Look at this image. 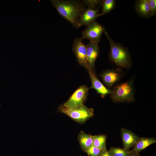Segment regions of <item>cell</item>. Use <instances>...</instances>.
Here are the masks:
<instances>
[{
  "mask_svg": "<svg viewBox=\"0 0 156 156\" xmlns=\"http://www.w3.org/2000/svg\"><path fill=\"white\" fill-rule=\"evenodd\" d=\"M53 6L57 12L76 28L79 27L78 20L82 12L86 9L85 5L79 0H51Z\"/></svg>",
  "mask_w": 156,
  "mask_h": 156,
  "instance_id": "6da1fadb",
  "label": "cell"
},
{
  "mask_svg": "<svg viewBox=\"0 0 156 156\" xmlns=\"http://www.w3.org/2000/svg\"><path fill=\"white\" fill-rule=\"evenodd\" d=\"M104 33L110 44L109 54L110 60L118 68L130 69L132 66V62L128 48L115 41L110 37L107 31H105Z\"/></svg>",
  "mask_w": 156,
  "mask_h": 156,
  "instance_id": "7a4b0ae2",
  "label": "cell"
},
{
  "mask_svg": "<svg viewBox=\"0 0 156 156\" xmlns=\"http://www.w3.org/2000/svg\"><path fill=\"white\" fill-rule=\"evenodd\" d=\"M135 78L133 76L128 80L115 85L113 87L110 97L113 102L130 103L135 101Z\"/></svg>",
  "mask_w": 156,
  "mask_h": 156,
  "instance_id": "3957f363",
  "label": "cell"
},
{
  "mask_svg": "<svg viewBox=\"0 0 156 156\" xmlns=\"http://www.w3.org/2000/svg\"><path fill=\"white\" fill-rule=\"evenodd\" d=\"M58 111L80 124L85 123L94 115V109L87 107L84 104L72 108L66 107L62 104L58 107Z\"/></svg>",
  "mask_w": 156,
  "mask_h": 156,
  "instance_id": "277c9868",
  "label": "cell"
},
{
  "mask_svg": "<svg viewBox=\"0 0 156 156\" xmlns=\"http://www.w3.org/2000/svg\"><path fill=\"white\" fill-rule=\"evenodd\" d=\"M89 88L86 85H82L72 94L68 100L63 104L65 107L72 108L83 105L88 97Z\"/></svg>",
  "mask_w": 156,
  "mask_h": 156,
  "instance_id": "5b68a950",
  "label": "cell"
},
{
  "mask_svg": "<svg viewBox=\"0 0 156 156\" xmlns=\"http://www.w3.org/2000/svg\"><path fill=\"white\" fill-rule=\"evenodd\" d=\"M124 73L119 68L107 69L102 71L99 75L105 86L110 89L122 78Z\"/></svg>",
  "mask_w": 156,
  "mask_h": 156,
  "instance_id": "8992f818",
  "label": "cell"
},
{
  "mask_svg": "<svg viewBox=\"0 0 156 156\" xmlns=\"http://www.w3.org/2000/svg\"><path fill=\"white\" fill-rule=\"evenodd\" d=\"M81 38H75L72 46V51L79 64L87 71L88 65L87 60V45L83 43Z\"/></svg>",
  "mask_w": 156,
  "mask_h": 156,
  "instance_id": "52a82bcc",
  "label": "cell"
},
{
  "mask_svg": "<svg viewBox=\"0 0 156 156\" xmlns=\"http://www.w3.org/2000/svg\"><path fill=\"white\" fill-rule=\"evenodd\" d=\"M105 31L104 27L95 21L92 23L82 33L83 39H86L90 41L99 43L102 34Z\"/></svg>",
  "mask_w": 156,
  "mask_h": 156,
  "instance_id": "ba28073f",
  "label": "cell"
},
{
  "mask_svg": "<svg viewBox=\"0 0 156 156\" xmlns=\"http://www.w3.org/2000/svg\"><path fill=\"white\" fill-rule=\"evenodd\" d=\"M87 71L91 82V85L89 88V89H94L103 98H105L107 95L111 93V90L107 88L99 80L96 75L95 71L89 70Z\"/></svg>",
  "mask_w": 156,
  "mask_h": 156,
  "instance_id": "9c48e42d",
  "label": "cell"
},
{
  "mask_svg": "<svg viewBox=\"0 0 156 156\" xmlns=\"http://www.w3.org/2000/svg\"><path fill=\"white\" fill-rule=\"evenodd\" d=\"M98 44L96 42L90 41L87 45V57L88 65V71H95L94 64L99 53Z\"/></svg>",
  "mask_w": 156,
  "mask_h": 156,
  "instance_id": "30bf717a",
  "label": "cell"
},
{
  "mask_svg": "<svg viewBox=\"0 0 156 156\" xmlns=\"http://www.w3.org/2000/svg\"><path fill=\"white\" fill-rule=\"evenodd\" d=\"M101 3L99 5L97 9H92L88 8L82 12L78 20L79 27L83 25L88 26L95 21L98 17L99 9L101 5Z\"/></svg>",
  "mask_w": 156,
  "mask_h": 156,
  "instance_id": "8fae6325",
  "label": "cell"
},
{
  "mask_svg": "<svg viewBox=\"0 0 156 156\" xmlns=\"http://www.w3.org/2000/svg\"><path fill=\"white\" fill-rule=\"evenodd\" d=\"M121 135L123 148L129 151L134 146L140 138L132 131L125 128H121Z\"/></svg>",
  "mask_w": 156,
  "mask_h": 156,
  "instance_id": "7c38bea8",
  "label": "cell"
},
{
  "mask_svg": "<svg viewBox=\"0 0 156 156\" xmlns=\"http://www.w3.org/2000/svg\"><path fill=\"white\" fill-rule=\"evenodd\" d=\"M134 7L135 11L140 17L148 18L151 16L148 0H136Z\"/></svg>",
  "mask_w": 156,
  "mask_h": 156,
  "instance_id": "4fadbf2b",
  "label": "cell"
},
{
  "mask_svg": "<svg viewBox=\"0 0 156 156\" xmlns=\"http://www.w3.org/2000/svg\"><path fill=\"white\" fill-rule=\"evenodd\" d=\"M77 139L81 149L85 152L93 145L94 135L88 134L83 131L80 132Z\"/></svg>",
  "mask_w": 156,
  "mask_h": 156,
  "instance_id": "5bb4252c",
  "label": "cell"
},
{
  "mask_svg": "<svg viewBox=\"0 0 156 156\" xmlns=\"http://www.w3.org/2000/svg\"><path fill=\"white\" fill-rule=\"evenodd\" d=\"M156 142L155 138L152 137H140L132 151L139 153L150 145Z\"/></svg>",
  "mask_w": 156,
  "mask_h": 156,
  "instance_id": "9a60e30c",
  "label": "cell"
},
{
  "mask_svg": "<svg viewBox=\"0 0 156 156\" xmlns=\"http://www.w3.org/2000/svg\"><path fill=\"white\" fill-rule=\"evenodd\" d=\"M106 134H101L94 135L93 145L101 151L107 149Z\"/></svg>",
  "mask_w": 156,
  "mask_h": 156,
  "instance_id": "2e32d148",
  "label": "cell"
},
{
  "mask_svg": "<svg viewBox=\"0 0 156 156\" xmlns=\"http://www.w3.org/2000/svg\"><path fill=\"white\" fill-rule=\"evenodd\" d=\"M116 2L115 0H103L101 5L102 12L98 14V17L107 14L113 10L115 7Z\"/></svg>",
  "mask_w": 156,
  "mask_h": 156,
  "instance_id": "e0dca14e",
  "label": "cell"
},
{
  "mask_svg": "<svg viewBox=\"0 0 156 156\" xmlns=\"http://www.w3.org/2000/svg\"><path fill=\"white\" fill-rule=\"evenodd\" d=\"M112 156H128L130 151L120 147H111L109 151Z\"/></svg>",
  "mask_w": 156,
  "mask_h": 156,
  "instance_id": "ac0fdd59",
  "label": "cell"
},
{
  "mask_svg": "<svg viewBox=\"0 0 156 156\" xmlns=\"http://www.w3.org/2000/svg\"><path fill=\"white\" fill-rule=\"evenodd\" d=\"M103 0H83L81 1L88 8L94 9L98 5H100Z\"/></svg>",
  "mask_w": 156,
  "mask_h": 156,
  "instance_id": "d6986e66",
  "label": "cell"
},
{
  "mask_svg": "<svg viewBox=\"0 0 156 156\" xmlns=\"http://www.w3.org/2000/svg\"><path fill=\"white\" fill-rule=\"evenodd\" d=\"M101 151L99 149L92 145L85 152L87 153L88 156H100Z\"/></svg>",
  "mask_w": 156,
  "mask_h": 156,
  "instance_id": "ffe728a7",
  "label": "cell"
},
{
  "mask_svg": "<svg viewBox=\"0 0 156 156\" xmlns=\"http://www.w3.org/2000/svg\"><path fill=\"white\" fill-rule=\"evenodd\" d=\"M149 5L151 16L155 15L156 13V0H148Z\"/></svg>",
  "mask_w": 156,
  "mask_h": 156,
  "instance_id": "44dd1931",
  "label": "cell"
},
{
  "mask_svg": "<svg viewBox=\"0 0 156 156\" xmlns=\"http://www.w3.org/2000/svg\"><path fill=\"white\" fill-rule=\"evenodd\" d=\"M100 156H112L109 151L107 149L102 151Z\"/></svg>",
  "mask_w": 156,
  "mask_h": 156,
  "instance_id": "7402d4cb",
  "label": "cell"
},
{
  "mask_svg": "<svg viewBox=\"0 0 156 156\" xmlns=\"http://www.w3.org/2000/svg\"><path fill=\"white\" fill-rule=\"evenodd\" d=\"M128 156H141L139 153H137L132 151H130Z\"/></svg>",
  "mask_w": 156,
  "mask_h": 156,
  "instance_id": "603a6c76",
  "label": "cell"
}]
</instances>
